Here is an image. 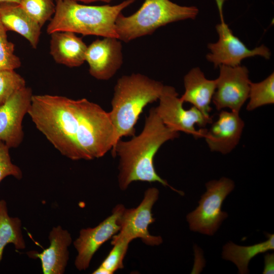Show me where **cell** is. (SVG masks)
<instances>
[{
  "label": "cell",
  "instance_id": "cell-20",
  "mask_svg": "<svg viewBox=\"0 0 274 274\" xmlns=\"http://www.w3.org/2000/svg\"><path fill=\"white\" fill-rule=\"evenodd\" d=\"M264 242L248 246H239L232 242L223 247L222 258L233 262L237 267L238 273H249L248 265L256 255L274 249V234H267Z\"/></svg>",
  "mask_w": 274,
  "mask_h": 274
},
{
  "label": "cell",
  "instance_id": "cell-16",
  "mask_svg": "<svg viewBox=\"0 0 274 274\" xmlns=\"http://www.w3.org/2000/svg\"><path fill=\"white\" fill-rule=\"evenodd\" d=\"M50 245L42 252L30 251V257L39 258L44 274H63L69 260L68 247L72 242L70 233L58 225L49 234Z\"/></svg>",
  "mask_w": 274,
  "mask_h": 274
},
{
  "label": "cell",
  "instance_id": "cell-5",
  "mask_svg": "<svg viewBox=\"0 0 274 274\" xmlns=\"http://www.w3.org/2000/svg\"><path fill=\"white\" fill-rule=\"evenodd\" d=\"M199 12L195 6H183L170 0H145L135 13L125 16L121 13L116 21V29L120 41L128 43L150 35L167 24L194 19Z\"/></svg>",
  "mask_w": 274,
  "mask_h": 274
},
{
  "label": "cell",
  "instance_id": "cell-7",
  "mask_svg": "<svg viewBox=\"0 0 274 274\" xmlns=\"http://www.w3.org/2000/svg\"><path fill=\"white\" fill-rule=\"evenodd\" d=\"M206 187L207 190L198 201V206L187 214L186 219L191 231L212 236L228 217L221 207L235 184L231 179L222 177L206 183Z\"/></svg>",
  "mask_w": 274,
  "mask_h": 274
},
{
  "label": "cell",
  "instance_id": "cell-29",
  "mask_svg": "<svg viewBox=\"0 0 274 274\" xmlns=\"http://www.w3.org/2000/svg\"><path fill=\"white\" fill-rule=\"evenodd\" d=\"M70 1H73L77 2H82L85 4H89V3H92L94 2H105L106 3H109L113 0H70Z\"/></svg>",
  "mask_w": 274,
  "mask_h": 274
},
{
  "label": "cell",
  "instance_id": "cell-10",
  "mask_svg": "<svg viewBox=\"0 0 274 274\" xmlns=\"http://www.w3.org/2000/svg\"><path fill=\"white\" fill-rule=\"evenodd\" d=\"M216 1L220 16V23L216 26L219 39L217 42L208 45L210 53L206 55L207 60L213 63L214 67L217 68L221 65L238 66L241 65L244 59L255 56H260L269 59L271 52L266 46L261 45L250 49L233 35L224 21L222 12L224 0Z\"/></svg>",
  "mask_w": 274,
  "mask_h": 274
},
{
  "label": "cell",
  "instance_id": "cell-14",
  "mask_svg": "<svg viewBox=\"0 0 274 274\" xmlns=\"http://www.w3.org/2000/svg\"><path fill=\"white\" fill-rule=\"evenodd\" d=\"M85 61L91 76L99 80L110 79L123 63L121 42L112 37L95 40L87 46Z\"/></svg>",
  "mask_w": 274,
  "mask_h": 274
},
{
  "label": "cell",
  "instance_id": "cell-25",
  "mask_svg": "<svg viewBox=\"0 0 274 274\" xmlns=\"http://www.w3.org/2000/svg\"><path fill=\"white\" fill-rule=\"evenodd\" d=\"M7 31L0 17V71L15 70L21 64L14 53V44L8 40Z\"/></svg>",
  "mask_w": 274,
  "mask_h": 274
},
{
  "label": "cell",
  "instance_id": "cell-19",
  "mask_svg": "<svg viewBox=\"0 0 274 274\" xmlns=\"http://www.w3.org/2000/svg\"><path fill=\"white\" fill-rule=\"evenodd\" d=\"M0 17L7 31L18 33L26 39L33 48H37L42 27L18 4L0 3Z\"/></svg>",
  "mask_w": 274,
  "mask_h": 274
},
{
  "label": "cell",
  "instance_id": "cell-17",
  "mask_svg": "<svg viewBox=\"0 0 274 274\" xmlns=\"http://www.w3.org/2000/svg\"><path fill=\"white\" fill-rule=\"evenodd\" d=\"M184 85L185 91L180 97L182 101L192 104L205 117L212 118L210 104L216 90V79H208L200 68L196 67L184 76Z\"/></svg>",
  "mask_w": 274,
  "mask_h": 274
},
{
  "label": "cell",
  "instance_id": "cell-6",
  "mask_svg": "<svg viewBox=\"0 0 274 274\" xmlns=\"http://www.w3.org/2000/svg\"><path fill=\"white\" fill-rule=\"evenodd\" d=\"M78 125L76 136L81 159L104 156L114 144V128L109 112L83 98L75 100Z\"/></svg>",
  "mask_w": 274,
  "mask_h": 274
},
{
  "label": "cell",
  "instance_id": "cell-15",
  "mask_svg": "<svg viewBox=\"0 0 274 274\" xmlns=\"http://www.w3.org/2000/svg\"><path fill=\"white\" fill-rule=\"evenodd\" d=\"M244 126L239 113L221 110L210 129H204L203 138L211 151L227 154L239 143Z\"/></svg>",
  "mask_w": 274,
  "mask_h": 274
},
{
  "label": "cell",
  "instance_id": "cell-23",
  "mask_svg": "<svg viewBox=\"0 0 274 274\" xmlns=\"http://www.w3.org/2000/svg\"><path fill=\"white\" fill-rule=\"evenodd\" d=\"M20 7L42 27L55 11L54 0H20Z\"/></svg>",
  "mask_w": 274,
  "mask_h": 274
},
{
  "label": "cell",
  "instance_id": "cell-27",
  "mask_svg": "<svg viewBox=\"0 0 274 274\" xmlns=\"http://www.w3.org/2000/svg\"><path fill=\"white\" fill-rule=\"evenodd\" d=\"M10 148L0 140V183L8 176H13L17 180L23 177L21 169L11 161Z\"/></svg>",
  "mask_w": 274,
  "mask_h": 274
},
{
  "label": "cell",
  "instance_id": "cell-12",
  "mask_svg": "<svg viewBox=\"0 0 274 274\" xmlns=\"http://www.w3.org/2000/svg\"><path fill=\"white\" fill-rule=\"evenodd\" d=\"M122 204L114 208L112 214L94 227L82 229L73 242L77 252L75 266L80 270L88 268L91 259L98 249L120 230L118 220L125 209Z\"/></svg>",
  "mask_w": 274,
  "mask_h": 274
},
{
  "label": "cell",
  "instance_id": "cell-11",
  "mask_svg": "<svg viewBox=\"0 0 274 274\" xmlns=\"http://www.w3.org/2000/svg\"><path fill=\"white\" fill-rule=\"evenodd\" d=\"M219 77L212 101L218 111L228 108L239 113L249 98L251 81L245 66H219Z\"/></svg>",
  "mask_w": 274,
  "mask_h": 274
},
{
  "label": "cell",
  "instance_id": "cell-3",
  "mask_svg": "<svg viewBox=\"0 0 274 274\" xmlns=\"http://www.w3.org/2000/svg\"><path fill=\"white\" fill-rule=\"evenodd\" d=\"M164 85L139 73L124 75L114 87L109 112L114 128V144L123 136L135 135V125L144 108L159 99Z\"/></svg>",
  "mask_w": 274,
  "mask_h": 274
},
{
  "label": "cell",
  "instance_id": "cell-2",
  "mask_svg": "<svg viewBox=\"0 0 274 274\" xmlns=\"http://www.w3.org/2000/svg\"><path fill=\"white\" fill-rule=\"evenodd\" d=\"M36 128L62 155L81 160L76 136L75 100L50 94L33 95L28 113Z\"/></svg>",
  "mask_w": 274,
  "mask_h": 274
},
{
  "label": "cell",
  "instance_id": "cell-22",
  "mask_svg": "<svg viewBox=\"0 0 274 274\" xmlns=\"http://www.w3.org/2000/svg\"><path fill=\"white\" fill-rule=\"evenodd\" d=\"M248 98L246 109L249 111L274 104L273 72L260 82H251Z\"/></svg>",
  "mask_w": 274,
  "mask_h": 274
},
{
  "label": "cell",
  "instance_id": "cell-8",
  "mask_svg": "<svg viewBox=\"0 0 274 274\" xmlns=\"http://www.w3.org/2000/svg\"><path fill=\"white\" fill-rule=\"evenodd\" d=\"M176 89L164 85L159 98L156 112L164 124L172 131L192 135L195 139L203 138L204 129L196 130L195 126L204 127L212 122V118L205 117L196 108L187 110L178 96Z\"/></svg>",
  "mask_w": 274,
  "mask_h": 274
},
{
  "label": "cell",
  "instance_id": "cell-21",
  "mask_svg": "<svg viewBox=\"0 0 274 274\" xmlns=\"http://www.w3.org/2000/svg\"><path fill=\"white\" fill-rule=\"evenodd\" d=\"M21 220L18 217H12L8 214L7 203L0 200V262L4 250L8 244H12L17 250L26 247L22 231Z\"/></svg>",
  "mask_w": 274,
  "mask_h": 274
},
{
  "label": "cell",
  "instance_id": "cell-1",
  "mask_svg": "<svg viewBox=\"0 0 274 274\" xmlns=\"http://www.w3.org/2000/svg\"><path fill=\"white\" fill-rule=\"evenodd\" d=\"M179 132L167 127L152 108L146 117L141 132L129 141L120 140L112 151V156L119 158L118 184L120 189L125 190L135 181L158 182L168 187L181 195L182 191L170 186L156 172L154 160L155 155L165 142L179 138Z\"/></svg>",
  "mask_w": 274,
  "mask_h": 274
},
{
  "label": "cell",
  "instance_id": "cell-26",
  "mask_svg": "<svg viewBox=\"0 0 274 274\" xmlns=\"http://www.w3.org/2000/svg\"><path fill=\"white\" fill-rule=\"evenodd\" d=\"M25 86L24 79L15 70L0 71V106L16 91Z\"/></svg>",
  "mask_w": 274,
  "mask_h": 274
},
{
  "label": "cell",
  "instance_id": "cell-13",
  "mask_svg": "<svg viewBox=\"0 0 274 274\" xmlns=\"http://www.w3.org/2000/svg\"><path fill=\"white\" fill-rule=\"evenodd\" d=\"M32 96L31 88L25 86L0 106V140L10 149L19 147L23 142L22 121L30 107Z\"/></svg>",
  "mask_w": 274,
  "mask_h": 274
},
{
  "label": "cell",
  "instance_id": "cell-18",
  "mask_svg": "<svg viewBox=\"0 0 274 274\" xmlns=\"http://www.w3.org/2000/svg\"><path fill=\"white\" fill-rule=\"evenodd\" d=\"M50 35V53L57 63L76 67L84 63L87 46L75 33L56 31Z\"/></svg>",
  "mask_w": 274,
  "mask_h": 274
},
{
  "label": "cell",
  "instance_id": "cell-24",
  "mask_svg": "<svg viewBox=\"0 0 274 274\" xmlns=\"http://www.w3.org/2000/svg\"><path fill=\"white\" fill-rule=\"evenodd\" d=\"M130 243L128 241H123L112 244L113 247L109 254L92 273L113 274L117 270L123 268V260Z\"/></svg>",
  "mask_w": 274,
  "mask_h": 274
},
{
  "label": "cell",
  "instance_id": "cell-4",
  "mask_svg": "<svg viewBox=\"0 0 274 274\" xmlns=\"http://www.w3.org/2000/svg\"><path fill=\"white\" fill-rule=\"evenodd\" d=\"M135 0L111 6H89L70 0H56L55 13L46 28L48 35L70 31L83 36L118 39L116 21L122 11Z\"/></svg>",
  "mask_w": 274,
  "mask_h": 274
},
{
  "label": "cell",
  "instance_id": "cell-30",
  "mask_svg": "<svg viewBox=\"0 0 274 274\" xmlns=\"http://www.w3.org/2000/svg\"><path fill=\"white\" fill-rule=\"evenodd\" d=\"M20 0H0V3H14L19 4Z\"/></svg>",
  "mask_w": 274,
  "mask_h": 274
},
{
  "label": "cell",
  "instance_id": "cell-28",
  "mask_svg": "<svg viewBox=\"0 0 274 274\" xmlns=\"http://www.w3.org/2000/svg\"><path fill=\"white\" fill-rule=\"evenodd\" d=\"M263 274L274 273V254L267 253L264 256V266Z\"/></svg>",
  "mask_w": 274,
  "mask_h": 274
},
{
  "label": "cell",
  "instance_id": "cell-9",
  "mask_svg": "<svg viewBox=\"0 0 274 274\" xmlns=\"http://www.w3.org/2000/svg\"><path fill=\"white\" fill-rule=\"evenodd\" d=\"M159 194L158 189L149 188L136 207L125 208L118 220L120 230L112 237V245L123 241L131 242L135 238H140L145 244L151 246L162 244V237L151 235L148 229L149 225L155 221L152 210Z\"/></svg>",
  "mask_w": 274,
  "mask_h": 274
}]
</instances>
